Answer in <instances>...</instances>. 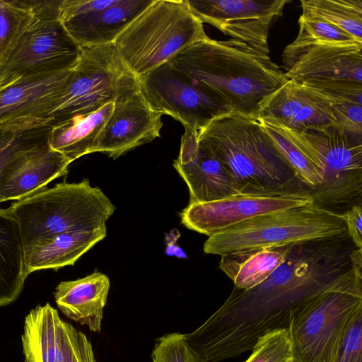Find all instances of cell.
<instances>
[{
	"instance_id": "cell-1",
	"label": "cell",
	"mask_w": 362,
	"mask_h": 362,
	"mask_svg": "<svg viewBox=\"0 0 362 362\" xmlns=\"http://www.w3.org/2000/svg\"><path fill=\"white\" fill-rule=\"evenodd\" d=\"M352 247L335 238L294 245L286 260L264 282L233 288L200 327L185 334L199 362H221L252 349L267 332L288 329L303 303L350 276Z\"/></svg>"
},
{
	"instance_id": "cell-2",
	"label": "cell",
	"mask_w": 362,
	"mask_h": 362,
	"mask_svg": "<svg viewBox=\"0 0 362 362\" xmlns=\"http://www.w3.org/2000/svg\"><path fill=\"white\" fill-rule=\"evenodd\" d=\"M168 62L231 112L255 117L263 100L288 81L269 55L233 39L207 37Z\"/></svg>"
},
{
	"instance_id": "cell-3",
	"label": "cell",
	"mask_w": 362,
	"mask_h": 362,
	"mask_svg": "<svg viewBox=\"0 0 362 362\" xmlns=\"http://www.w3.org/2000/svg\"><path fill=\"white\" fill-rule=\"evenodd\" d=\"M197 140L223 164L239 192L307 193L257 117L223 114L198 132Z\"/></svg>"
},
{
	"instance_id": "cell-4",
	"label": "cell",
	"mask_w": 362,
	"mask_h": 362,
	"mask_svg": "<svg viewBox=\"0 0 362 362\" xmlns=\"http://www.w3.org/2000/svg\"><path fill=\"white\" fill-rule=\"evenodd\" d=\"M17 221L24 249L42 238L106 225L116 207L88 179L45 187L7 209Z\"/></svg>"
},
{
	"instance_id": "cell-5",
	"label": "cell",
	"mask_w": 362,
	"mask_h": 362,
	"mask_svg": "<svg viewBox=\"0 0 362 362\" xmlns=\"http://www.w3.org/2000/svg\"><path fill=\"white\" fill-rule=\"evenodd\" d=\"M208 36L184 0H153L117 37V52L139 78Z\"/></svg>"
},
{
	"instance_id": "cell-6",
	"label": "cell",
	"mask_w": 362,
	"mask_h": 362,
	"mask_svg": "<svg viewBox=\"0 0 362 362\" xmlns=\"http://www.w3.org/2000/svg\"><path fill=\"white\" fill-rule=\"evenodd\" d=\"M339 212L313 204L259 215L209 236L206 254L293 246L348 235Z\"/></svg>"
},
{
	"instance_id": "cell-7",
	"label": "cell",
	"mask_w": 362,
	"mask_h": 362,
	"mask_svg": "<svg viewBox=\"0 0 362 362\" xmlns=\"http://www.w3.org/2000/svg\"><path fill=\"white\" fill-rule=\"evenodd\" d=\"M362 308V270L313 297L291 317L294 362H336L346 327Z\"/></svg>"
},
{
	"instance_id": "cell-8",
	"label": "cell",
	"mask_w": 362,
	"mask_h": 362,
	"mask_svg": "<svg viewBox=\"0 0 362 362\" xmlns=\"http://www.w3.org/2000/svg\"><path fill=\"white\" fill-rule=\"evenodd\" d=\"M302 133L322 177L320 184L307 192L313 204L334 211L361 202V139L334 126Z\"/></svg>"
},
{
	"instance_id": "cell-9",
	"label": "cell",
	"mask_w": 362,
	"mask_h": 362,
	"mask_svg": "<svg viewBox=\"0 0 362 362\" xmlns=\"http://www.w3.org/2000/svg\"><path fill=\"white\" fill-rule=\"evenodd\" d=\"M62 1H44L38 18L17 42L1 67L0 81L75 66L82 49L59 20Z\"/></svg>"
},
{
	"instance_id": "cell-10",
	"label": "cell",
	"mask_w": 362,
	"mask_h": 362,
	"mask_svg": "<svg viewBox=\"0 0 362 362\" xmlns=\"http://www.w3.org/2000/svg\"><path fill=\"white\" fill-rule=\"evenodd\" d=\"M330 103L362 104V42L322 43L303 51L284 72Z\"/></svg>"
},
{
	"instance_id": "cell-11",
	"label": "cell",
	"mask_w": 362,
	"mask_h": 362,
	"mask_svg": "<svg viewBox=\"0 0 362 362\" xmlns=\"http://www.w3.org/2000/svg\"><path fill=\"white\" fill-rule=\"evenodd\" d=\"M81 49L64 93L47 117L52 125L113 102L120 78L128 71L114 43Z\"/></svg>"
},
{
	"instance_id": "cell-12",
	"label": "cell",
	"mask_w": 362,
	"mask_h": 362,
	"mask_svg": "<svg viewBox=\"0 0 362 362\" xmlns=\"http://www.w3.org/2000/svg\"><path fill=\"white\" fill-rule=\"evenodd\" d=\"M112 111L92 153L116 159L160 137L163 114L144 95L138 78L126 71L120 78Z\"/></svg>"
},
{
	"instance_id": "cell-13",
	"label": "cell",
	"mask_w": 362,
	"mask_h": 362,
	"mask_svg": "<svg viewBox=\"0 0 362 362\" xmlns=\"http://www.w3.org/2000/svg\"><path fill=\"white\" fill-rule=\"evenodd\" d=\"M151 106L199 132L213 119L231 112L211 93L166 62L138 78Z\"/></svg>"
},
{
	"instance_id": "cell-14",
	"label": "cell",
	"mask_w": 362,
	"mask_h": 362,
	"mask_svg": "<svg viewBox=\"0 0 362 362\" xmlns=\"http://www.w3.org/2000/svg\"><path fill=\"white\" fill-rule=\"evenodd\" d=\"M310 204L305 192H239L214 201L189 203L180 216L187 228L209 237L259 215Z\"/></svg>"
},
{
	"instance_id": "cell-15",
	"label": "cell",
	"mask_w": 362,
	"mask_h": 362,
	"mask_svg": "<svg viewBox=\"0 0 362 362\" xmlns=\"http://www.w3.org/2000/svg\"><path fill=\"white\" fill-rule=\"evenodd\" d=\"M203 23L269 55V30L289 0H184Z\"/></svg>"
},
{
	"instance_id": "cell-16",
	"label": "cell",
	"mask_w": 362,
	"mask_h": 362,
	"mask_svg": "<svg viewBox=\"0 0 362 362\" xmlns=\"http://www.w3.org/2000/svg\"><path fill=\"white\" fill-rule=\"evenodd\" d=\"M72 69L0 81V123L23 117L47 119L64 93Z\"/></svg>"
},
{
	"instance_id": "cell-17",
	"label": "cell",
	"mask_w": 362,
	"mask_h": 362,
	"mask_svg": "<svg viewBox=\"0 0 362 362\" xmlns=\"http://www.w3.org/2000/svg\"><path fill=\"white\" fill-rule=\"evenodd\" d=\"M198 132L185 128L173 166L187 184L189 203L206 202L239 193L223 164L197 140Z\"/></svg>"
},
{
	"instance_id": "cell-18",
	"label": "cell",
	"mask_w": 362,
	"mask_h": 362,
	"mask_svg": "<svg viewBox=\"0 0 362 362\" xmlns=\"http://www.w3.org/2000/svg\"><path fill=\"white\" fill-rule=\"evenodd\" d=\"M264 116L299 132L322 130L336 124L331 103L312 88L293 79L263 100L257 117Z\"/></svg>"
},
{
	"instance_id": "cell-19",
	"label": "cell",
	"mask_w": 362,
	"mask_h": 362,
	"mask_svg": "<svg viewBox=\"0 0 362 362\" xmlns=\"http://www.w3.org/2000/svg\"><path fill=\"white\" fill-rule=\"evenodd\" d=\"M153 0H117L110 6L85 15L59 17L69 35L81 47L114 43L120 33Z\"/></svg>"
},
{
	"instance_id": "cell-20",
	"label": "cell",
	"mask_w": 362,
	"mask_h": 362,
	"mask_svg": "<svg viewBox=\"0 0 362 362\" xmlns=\"http://www.w3.org/2000/svg\"><path fill=\"white\" fill-rule=\"evenodd\" d=\"M72 163L48 148L22 157L8 165L0 176V203L22 199L65 175Z\"/></svg>"
},
{
	"instance_id": "cell-21",
	"label": "cell",
	"mask_w": 362,
	"mask_h": 362,
	"mask_svg": "<svg viewBox=\"0 0 362 362\" xmlns=\"http://www.w3.org/2000/svg\"><path fill=\"white\" fill-rule=\"evenodd\" d=\"M73 325L47 303L26 315L21 340L25 362H62Z\"/></svg>"
},
{
	"instance_id": "cell-22",
	"label": "cell",
	"mask_w": 362,
	"mask_h": 362,
	"mask_svg": "<svg viewBox=\"0 0 362 362\" xmlns=\"http://www.w3.org/2000/svg\"><path fill=\"white\" fill-rule=\"evenodd\" d=\"M110 287L108 276L95 271L83 278L60 282L54 299L66 317L91 332H100Z\"/></svg>"
},
{
	"instance_id": "cell-23",
	"label": "cell",
	"mask_w": 362,
	"mask_h": 362,
	"mask_svg": "<svg viewBox=\"0 0 362 362\" xmlns=\"http://www.w3.org/2000/svg\"><path fill=\"white\" fill-rule=\"evenodd\" d=\"M106 225L66 232L42 238L24 249L25 274L43 269H59L75 262L105 238Z\"/></svg>"
},
{
	"instance_id": "cell-24",
	"label": "cell",
	"mask_w": 362,
	"mask_h": 362,
	"mask_svg": "<svg viewBox=\"0 0 362 362\" xmlns=\"http://www.w3.org/2000/svg\"><path fill=\"white\" fill-rule=\"evenodd\" d=\"M113 105L111 102L93 113L75 116L52 125L48 139L49 148L71 162L91 153Z\"/></svg>"
},
{
	"instance_id": "cell-25",
	"label": "cell",
	"mask_w": 362,
	"mask_h": 362,
	"mask_svg": "<svg viewBox=\"0 0 362 362\" xmlns=\"http://www.w3.org/2000/svg\"><path fill=\"white\" fill-rule=\"evenodd\" d=\"M294 246V245H293ZM293 246L242 250L221 255L220 269L238 289H251L267 279Z\"/></svg>"
},
{
	"instance_id": "cell-26",
	"label": "cell",
	"mask_w": 362,
	"mask_h": 362,
	"mask_svg": "<svg viewBox=\"0 0 362 362\" xmlns=\"http://www.w3.org/2000/svg\"><path fill=\"white\" fill-rule=\"evenodd\" d=\"M26 278L18 223L7 209H0V307L17 299Z\"/></svg>"
},
{
	"instance_id": "cell-27",
	"label": "cell",
	"mask_w": 362,
	"mask_h": 362,
	"mask_svg": "<svg viewBox=\"0 0 362 362\" xmlns=\"http://www.w3.org/2000/svg\"><path fill=\"white\" fill-rule=\"evenodd\" d=\"M49 119L23 117L0 123V176L15 160L49 148Z\"/></svg>"
},
{
	"instance_id": "cell-28",
	"label": "cell",
	"mask_w": 362,
	"mask_h": 362,
	"mask_svg": "<svg viewBox=\"0 0 362 362\" xmlns=\"http://www.w3.org/2000/svg\"><path fill=\"white\" fill-rule=\"evenodd\" d=\"M257 119L293 168L306 192L320 184L321 175L312 161L311 151L303 133L272 117H259Z\"/></svg>"
},
{
	"instance_id": "cell-29",
	"label": "cell",
	"mask_w": 362,
	"mask_h": 362,
	"mask_svg": "<svg viewBox=\"0 0 362 362\" xmlns=\"http://www.w3.org/2000/svg\"><path fill=\"white\" fill-rule=\"evenodd\" d=\"M44 1L0 0V71L17 42L38 18Z\"/></svg>"
},
{
	"instance_id": "cell-30",
	"label": "cell",
	"mask_w": 362,
	"mask_h": 362,
	"mask_svg": "<svg viewBox=\"0 0 362 362\" xmlns=\"http://www.w3.org/2000/svg\"><path fill=\"white\" fill-rule=\"evenodd\" d=\"M298 25L296 38L286 47L281 56L286 71L303 51L315 45L358 42L340 28L305 11L299 17Z\"/></svg>"
},
{
	"instance_id": "cell-31",
	"label": "cell",
	"mask_w": 362,
	"mask_h": 362,
	"mask_svg": "<svg viewBox=\"0 0 362 362\" xmlns=\"http://www.w3.org/2000/svg\"><path fill=\"white\" fill-rule=\"evenodd\" d=\"M300 4L303 11L362 42V0H301Z\"/></svg>"
},
{
	"instance_id": "cell-32",
	"label": "cell",
	"mask_w": 362,
	"mask_h": 362,
	"mask_svg": "<svg viewBox=\"0 0 362 362\" xmlns=\"http://www.w3.org/2000/svg\"><path fill=\"white\" fill-rule=\"evenodd\" d=\"M245 362H290L293 360L288 329H276L260 337Z\"/></svg>"
},
{
	"instance_id": "cell-33",
	"label": "cell",
	"mask_w": 362,
	"mask_h": 362,
	"mask_svg": "<svg viewBox=\"0 0 362 362\" xmlns=\"http://www.w3.org/2000/svg\"><path fill=\"white\" fill-rule=\"evenodd\" d=\"M152 359L153 362H199L185 334L177 332L166 334L156 339Z\"/></svg>"
},
{
	"instance_id": "cell-34",
	"label": "cell",
	"mask_w": 362,
	"mask_h": 362,
	"mask_svg": "<svg viewBox=\"0 0 362 362\" xmlns=\"http://www.w3.org/2000/svg\"><path fill=\"white\" fill-rule=\"evenodd\" d=\"M336 362H362V308L346 327Z\"/></svg>"
},
{
	"instance_id": "cell-35",
	"label": "cell",
	"mask_w": 362,
	"mask_h": 362,
	"mask_svg": "<svg viewBox=\"0 0 362 362\" xmlns=\"http://www.w3.org/2000/svg\"><path fill=\"white\" fill-rule=\"evenodd\" d=\"M331 109L336 119L334 127L361 139L362 105L354 102H340L331 104Z\"/></svg>"
},
{
	"instance_id": "cell-36",
	"label": "cell",
	"mask_w": 362,
	"mask_h": 362,
	"mask_svg": "<svg viewBox=\"0 0 362 362\" xmlns=\"http://www.w3.org/2000/svg\"><path fill=\"white\" fill-rule=\"evenodd\" d=\"M62 362H96L92 345L87 337L74 327Z\"/></svg>"
},
{
	"instance_id": "cell-37",
	"label": "cell",
	"mask_w": 362,
	"mask_h": 362,
	"mask_svg": "<svg viewBox=\"0 0 362 362\" xmlns=\"http://www.w3.org/2000/svg\"><path fill=\"white\" fill-rule=\"evenodd\" d=\"M339 214L345 223L347 235L354 247L362 249V203L355 204Z\"/></svg>"
},
{
	"instance_id": "cell-38",
	"label": "cell",
	"mask_w": 362,
	"mask_h": 362,
	"mask_svg": "<svg viewBox=\"0 0 362 362\" xmlns=\"http://www.w3.org/2000/svg\"><path fill=\"white\" fill-rule=\"evenodd\" d=\"M180 234L176 229H173L170 233L166 234V249L165 254L169 256H176L179 258H186L184 251L176 244L177 240Z\"/></svg>"
},
{
	"instance_id": "cell-39",
	"label": "cell",
	"mask_w": 362,
	"mask_h": 362,
	"mask_svg": "<svg viewBox=\"0 0 362 362\" xmlns=\"http://www.w3.org/2000/svg\"><path fill=\"white\" fill-rule=\"evenodd\" d=\"M290 362H294V361L293 360V361H290Z\"/></svg>"
}]
</instances>
